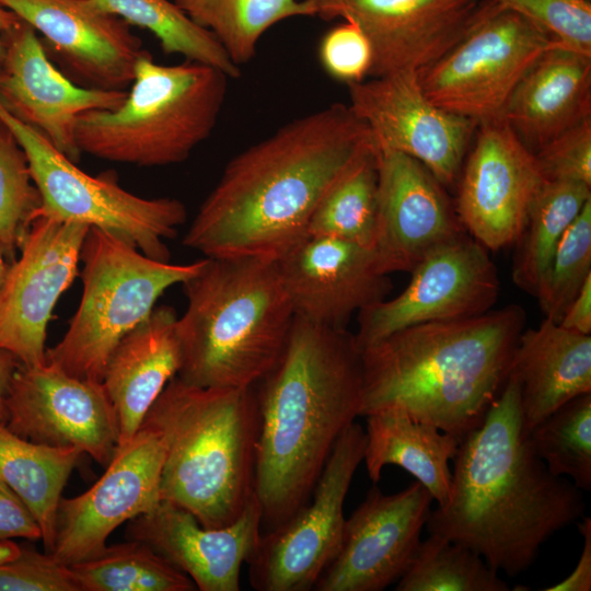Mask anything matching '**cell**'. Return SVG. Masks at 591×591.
<instances>
[{
	"label": "cell",
	"instance_id": "603a6c76",
	"mask_svg": "<svg viewBox=\"0 0 591 591\" xmlns=\"http://www.w3.org/2000/svg\"><path fill=\"white\" fill-rule=\"evenodd\" d=\"M276 263L294 316L326 327L347 328L392 289L371 248L336 237L308 234Z\"/></svg>",
	"mask_w": 591,
	"mask_h": 591
},
{
	"label": "cell",
	"instance_id": "4dcf8cb0",
	"mask_svg": "<svg viewBox=\"0 0 591 591\" xmlns=\"http://www.w3.org/2000/svg\"><path fill=\"white\" fill-rule=\"evenodd\" d=\"M195 23L211 32L236 65L252 60L262 35L293 16H313L311 0H172Z\"/></svg>",
	"mask_w": 591,
	"mask_h": 591
},
{
	"label": "cell",
	"instance_id": "4fadbf2b",
	"mask_svg": "<svg viewBox=\"0 0 591 591\" xmlns=\"http://www.w3.org/2000/svg\"><path fill=\"white\" fill-rule=\"evenodd\" d=\"M316 15L356 23L372 50L370 78L428 67L500 4L496 0H311Z\"/></svg>",
	"mask_w": 591,
	"mask_h": 591
},
{
	"label": "cell",
	"instance_id": "e575fe53",
	"mask_svg": "<svg viewBox=\"0 0 591 591\" xmlns=\"http://www.w3.org/2000/svg\"><path fill=\"white\" fill-rule=\"evenodd\" d=\"M420 543L396 591H509L485 559L471 548L441 535Z\"/></svg>",
	"mask_w": 591,
	"mask_h": 591
},
{
	"label": "cell",
	"instance_id": "ffe728a7",
	"mask_svg": "<svg viewBox=\"0 0 591 591\" xmlns=\"http://www.w3.org/2000/svg\"><path fill=\"white\" fill-rule=\"evenodd\" d=\"M42 35L58 69L76 84L127 91L144 50L130 25L93 0H0Z\"/></svg>",
	"mask_w": 591,
	"mask_h": 591
},
{
	"label": "cell",
	"instance_id": "d6986e66",
	"mask_svg": "<svg viewBox=\"0 0 591 591\" xmlns=\"http://www.w3.org/2000/svg\"><path fill=\"white\" fill-rule=\"evenodd\" d=\"M433 498L418 482L393 495L373 486L346 519L340 547L314 590L381 591L407 571Z\"/></svg>",
	"mask_w": 591,
	"mask_h": 591
},
{
	"label": "cell",
	"instance_id": "f546056e",
	"mask_svg": "<svg viewBox=\"0 0 591 591\" xmlns=\"http://www.w3.org/2000/svg\"><path fill=\"white\" fill-rule=\"evenodd\" d=\"M590 199L591 186L545 179L513 243L512 280L518 288L535 298L559 241Z\"/></svg>",
	"mask_w": 591,
	"mask_h": 591
},
{
	"label": "cell",
	"instance_id": "ee69618b",
	"mask_svg": "<svg viewBox=\"0 0 591 591\" xmlns=\"http://www.w3.org/2000/svg\"><path fill=\"white\" fill-rule=\"evenodd\" d=\"M578 531L583 538V547L579 560L563 581L543 589L544 591H590L591 590V519L582 518Z\"/></svg>",
	"mask_w": 591,
	"mask_h": 591
},
{
	"label": "cell",
	"instance_id": "bcb514c9",
	"mask_svg": "<svg viewBox=\"0 0 591 591\" xmlns=\"http://www.w3.org/2000/svg\"><path fill=\"white\" fill-rule=\"evenodd\" d=\"M20 362L9 352L0 349V420H4V401L13 373Z\"/></svg>",
	"mask_w": 591,
	"mask_h": 591
},
{
	"label": "cell",
	"instance_id": "484cf974",
	"mask_svg": "<svg viewBox=\"0 0 591 591\" xmlns=\"http://www.w3.org/2000/svg\"><path fill=\"white\" fill-rule=\"evenodd\" d=\"M172 306H155L114 349L102 383L118 417V447L139 430L150 407L177 375L182 354ZM117 447V448H118Z\"/></svg>",
	"mask_w": 591,
	"mask_h": 591
},
{
	"label": "cell",
	"instance_id": "6da1fadb",
	"mask_svg": "<svg viewBox=\"0 0 591 591\" xmlns=\"http://www.w3.org/2000/svg\"><path fill=\"white\" fill-rule=\"evenodd\" d=\"M373 149L348 104L296 118L228 162L183 244L209 258L277 260L306 235L332 185Z\"/></svg>",
	"mask_w": 591,
	"mask_h": 591
},
{
	"label": "cell",
	"instance_id": "ba28073f",
	"mask_svg": "<svg viewBox=\"0 0 591 591\" xmlns=\"http://www.w3.org/2000/svg\"><path fill=\"white\" fill-rule=\"evenodd\" d=\"M80 260L79 305L62 338L47 349L46 361L96 382H102L116 346L152 313L160 297L205 263V258L188 264L153 259L96 228L89 229Z\"/></svg>",
	"mask_w": 591,
	"mask_h": 591
},
{
	"label": "cell",
	"instance_id": "5b68a950",
	"mask_svg": "<svg viewBox=\"0 0 591 591\" xmlns=\"http://www.w3.org/2000/svg\"><path fill=\"white\" fill-rule=\"evenodd\" d=\"M141 425L164 443L161 500L205 528L233 523L255 495L259 433L256 385L197 386L174 376Z\"/></svg>",
	"mask_w": 591,
	"mask_h": 591
},
{
	"label": "cell",
	"instance_id": "7bdbcfd3",
	"mask_svg": "<svg viewBox=\"0 0 591 591\" xmlns=\"http://www.w3.org/2000/svg\"><path fill=\"white\" fill-rule=\"evenodd\" d=\"M42 540L37 520L24 501L0 478V542Z\"/></svg>",
	"mask_w": 591,
	"mask_h": 591
},
{
	"label": "cell",
	"instance_id": "f1b7e54d",
	"mask_svg": "<svg viewBox=\"0 0 591 591\" xmlns=\"http://www.w3.org/2000/svg\"><path fill=\"white\" fill-rule=\"evenodd\" d=\"M82 454L77 448L26 440L0 420V478L34 514L47 553L54 547L62 490Z\"/></svg>",
	"mask_w": 591,
	"mask_h": 591
},
{
	"label": "cell",
	"instance_id": "7c38bea8",
	"mask_svg": "<svg viewBox=\"0 0 591 591\" xmlns=\"http://www.w3.org/2000/svg\"><path fill=\"white\" fill-rule=\"evenodd\" d=\"M488 250L463 232L431 251L412 271L407 287L358 313L360 350L409 326L487 313L500 282Z\"/></svg>",
	"mask_w": 591,
	"mask_h": 591
},
{
	"label": "cell",
	"instance_id": "cb8c5ba5",
	"mask_svg": "<svg viewBox=\"0 0 591 591\" xmlns=\"http://www.w3.org/2000/svg\"><path fill=\"white\" fill-rule=\"evenodd\" d=\"M263 521L256 495L242 514L222 528H205L167 501L129 521L126 533L151 546L186 573L200 591H239L242 565L256 549Z\"/></svg>",
	"mask_w": 591,
	"mask_h": 591
},
{
	"label": "cell",
	"instance_id": "1f68e13d",
	"mask_svg": "<svg viewBox=\"0 0 591 591\" xmlns=\"http://www.w3.org/2000/svg\"><path fill=\"white\" fill-rule=\"evenodd\" d=\"M80 591H193L195 583L148 544H107L68 566Z\"/></svg>",
	"mask_w": 591,
	"mask_h": 591
},
{
	"label": "cell",
	"instance_id": "7a4b0ae2",
	"mask_svg": "<svg viewBox=\"0 0 591 591\" xmlns=\"http://www.w3.org/2000/svg\"><path fill=\"white\" fill-rule=\"evenodd\" d=\"M453 461L449 498L431 510L426 526L471 548L497 572L525 571L551 536L583 517L581 490L553 475L534 452L511 374Z\"/></svg>",
	"mask_w": 591,
	"mask_h": 591
},
{
	"label": "cell",
	"instance_id": "f6af8a7d",
	"mask_svg": "<svg viewBox=\"0 0 591 591\" xmlns=\"http://www.w3.org/2000/svg\"><path fill=\"white\" fill-rule=\"evenodd\" d=\"M558 324L575 333L591 334V277L570 302Z\"/></svg>",
	"mask_w": 591,
	"mask_h": 591
},
{
	"label": "cell",
	"instance_id": "277c9868",
	"mask_svg": "<svg viewBox=\"0 0 591 591\" xmlns=\"http://www.w3.org/2000/svg\"><path fill=\"white\" fill-rule=\"evenodd\" d=\"M524 326L525 312L511 304L413 325L362 348L360 416L397 409L461 440L505 387Z\"/></svg>",
	"mask_w": 591,
	"mask_h": 591
},
{
	"label": "cell",
	"instance_id": "3957f363",
	"mask_svg": "<svg viewBox=\"0 0 591 591\" xmlns=\"http://www.w3.org/2000/svg\"><path fill=\"white\" fill-rule=\"evenodd\" d=\"M256 392L255 495L268 531L308 503L337 439L360 416L362 360L355 334L294 316Z\"/></svg>",
	"mask_w": 591,
	"mask_h": 591
},
{
	"label": "cell",
	"instance_id": "44dd1931",
	"mask_svg": "<svg viewBox=\"0 0 591 591\" xmlns=\"http://www.w3.org/2000/svg\"><path fill=\"white\" fill-rule=\"evenodd\" d=\"M376 218L372 244L378 268L412 271L431 251L466 232L445 187L419 161L378 151Z\"/></svg>",
	"mask_w": 591,
	"mask_h": 591
},
{
	"label": "cell",
	"instance_id": "b9f144b4",
	"mask_svg": "<svg viewBox=\"0 0 591 591\" xmlns=\"http://www.w3.org/2000/svg\"><path fill=\"white\" fill-rule=\"evenodd\" d=\"M344 21L323 36L318 57L322 67L332 78L350 84L369 77L372 50L359 26L350 20Z\"/></svg>",
	"mask_w": 591,
	"mask_h": 591
},
{
	"label": "cell",
	"instance_id": "836d02e7",
	"mask_svg": "<svg viewBox=\"0 0 591 591\" xmlns=\"http://www.w3.org/2000/svg\"><path fill=\"white\" fill-rule=\"evenodd\" d=\"M376 149L362 154L316 206L306 235L336 237L372 247L376 218Z\"/></svg>",
	"mask_w": 591,
	"mask_h": 591
},
{
	"label": "cell",
	"instance_id": "c3c4849f",
	"mask_svg": "<svg viewBox=\"0 0 591 591\" xmlns=\"http://www.w3.org/2000/svg\"><path fill=\"white\" fill-rule=\"evenodd\" d=\"M10 263L8 262L0 242V288L4 281Z\"/></svg>",
	"mask_w": 591,
	"mask_h": 591
},
{
	"label": "cell",
	"instance_id": "8992f818",
	"mask_svg": "<svg viewBox=\"0 0 591 591\" xmlns=\"http://www.w3.org/2000/svg\"><path fill=\"white\" fill-rule=\"evenodd\" d=\"M182 286L176 376L206 387L256 385L279 359L294 318L276 260L205 257Z\"/></svg>",
	"mask_w": 591,
	"mask_h": 591
},
{
	"label": "cell",
	"instance_id": "60d3db41",
	"mask_svg": "<svg viewBox=\"0 0 591 591\" xmlns=\"http://www.w3.org/2000/svg\"><path fill=\"white\" fill-rule=\"evenodd\" d=\"M534 154L545 179L591 186V118L564 131Z\"/></svg>",
	"mask_w": 591,
	"mask_h": 591
},
{
	"label": "cell",
	"instance_id": "9a60e30c",
	"mask_svg": "<svg viewBox=\"0 0 591 591\" xmlns=\"http://www.w3.org/2000/svg\"><path fill=\"white\" fill-rule=\"evenodd\" d=\"M89 227L38 216L0 288V349L22 366L46 362L53 311L78 276Z\"/></svg>",
	"mask_w": 591,
	"mask_h": 591
},
{
	"label": "cell",
	"instance_id": "30bf717a",
	"mask_svg": "<svg viewBox=\"0 0 591 591\" xmlns=\"http://www.w3.org/2000/svg\"><path fill=\"white\" fill-rule=\"evenodd\" d=\"M519 13L500 5L439 59L418 71L427 99L482 124L501 117L525 72L552 44Z\"/></svg>",
	"mask_w": 591,
	"mask_h": 591
},
{
	"label": "cell",
	"instance_id": "681fc988",
	"mask_svg": "<svg viewBox=\"0 0 591 591\" xmlns=\"http://www.w3.org/2000/svg\"><path fill=\"white\" fill-rule=\"evenodd\" d=\"M589 1H591V0H589Z\"/></svg>",
	"mask_w": 591,
	"mask_h": 591
},
{
	"label": "cell",
	"instance_id": "52a82bcc",
	"mask_svg": "<svg viewBox=\"0 0 591 591\" xmlns=\"http://www.w3.org/2000/svg\"><path fill=\"white\" fill-rule=\"evenodd\" d=\"M228 79L196 61L158 63L144 49L123 103L79 116L77 146L81 153L136 166L182 163L215 129Z\"/></svg>",
	"mask_w": 591,
	"mask_h": 591
},
{
	"label": "cell",
	"instance_id": "4316f807",
	"mask_svg": "<svg viewBox=\"0 0 591 591\" xmlns=\"http://www.w3.org/2000/svg\"><path fill=\"white\" fill-rule=\"evenodd\" d=\"M510 374L519 383L529 432L567 402L591 393V336L544 318L521 333Z\"/></svg>",
	"mask_w": 591,
	"mask_h": 591
},
{
	"label": "cell",
	"instance_id": "2e32d148",
	"mask_svg": "<svg viewBox=\"0 0 591 591\" xmlns=\"http://www.w3.org/2000/svg\"><path fill=\"white\" fill-rule=\"evenodd\" d=\"M347 88L348 105L369 128L378 151L416 159L444 187L457 182L477 123L431 103L418 72L364 79Z\"/></svg>",
	"mask_w": 591,
	"mask_h": 591
},
{
	"label": "cell",
	"instance_id": "7402d4cb",
	"mask_svg": "<svg viewBox=\"0 0 591 591\" xmlns=\"http://www.w3.org/2000/svg\"><path fill=\"white\" fill-rule=\"evenodd\" d=\"M0 65V104L74 163L81 157L74 137L79 116L114 109L127 94L72 82L48 57L36 31L21 19L4 35Z\"/></svg>",
	"mask_w": 591,
	"mask_h": 591
},
{
	"label": "cell",
	"instance_id": "e0dca14e",
	"mask_svg": "<svg viewBox=\"0 0 591 591\" xmlns=\"http://www.w3.org/2000/svg\"><path fill=\"white\" fill-rule=\"evenodd\" d=\"M454 204L464 230L487 250L513 245L545 182L535 154L500 117L477 125Z\"/></svg>",
	"mask_w": 591,
	"mask_h": 591
},
{
	"label": "cell",
	"instance_id": "83f0119b",
	"mask_svg": "<svg viewBox=\"0 0 591 591\" xmlns=\"http://www.w3.org/2000/svg\"><path fill=\"white\" fill-rule=\"evenodd\" d=\"M366 418L363 462L370 479L376 484L385 466H399L428 490L438 506L444 505L452 482L449 463L461 440L397 409Z\"/></svg>",
	"mask_w": 591,
	"mask_h": 591
},
{
	"label": "cell",
	"instance_id": "9c48e42d",
	"mask_svg": "<svg viewBox=\"0 0 591 591\" xmlns=\"http://www.w3.org/2000/svg\"><path fill=\"white\" fill-rule=\"evenodd\" d=\"M0 120L23 149L37 187L39 216L96 228L158 259L170 260L166 241L186 222L184 204L171 197L143 198L111 174L92 176L59 152L43 134L0 104Z\"/></svg>",
	"mask_w": 591,
	"mask_h": 591
},
{
	"label": "cell",
	"instance_id": "ab89813d",
	"mask_svg": "<svg viewBox=\"0 0 591 591\" xmlns=\"http://www.w3.org/2000/svg\"><path fill=\"white\" fill-rule=\"evenodd\" d=\"M0 591H80L68 566L51 554L20 547L0 560Z\"/></svg>",
	"mask_w": 591,
	"mask_h": 591
},
{
	"label": "cell",
	"instance_id": "d6a6232c",
	"mask_svg": "<svg viewBox=\"0 0 591 591\" xmlns=\"http://www.w3.org/2000/svg\"><path fill=\"white\" fill-rule=\"evenodd\" d=\"M103 10L130 26L152 33L166 55L212 66L229 78L241 73L215 35L195 23L172 0H93Z\"/></svg>",
	"mask_w": 591,
	"mask_h": 591
},
{
	"label": "cell",
	"instance_id": "d4e9b609",
	"mask_svg": "<svg viewBox=\"0 0 591 591\" xmlns=\"http://www.w3.org/2000/svg\"><path fill=\"white\" fill-rule=\"evenodd\" d=\"M501 118L533 153L591 118V56L553 40L517 84Z\"/></svg>",
	"mask_w": 591,
	"mask_h": 591
},
{
	"label": "cell",
	"instance_id": "8fae6325",
	"mask_svg": "<svg viewBox=\"0 0 591 591\" xmlns=\"http://www.w3.org/2000/svg\"><path fill=\"white\" fill-rule=\"evenodd\" d=\"M364 447V429L352 422L337 439L308 503L281 525L260 534L247 561L253 589H314L340 547L344 502L363 462Z\"/></svg>",
	"mask_w": 591,
	"mask_h": 591
},
{
	"label": "cell",
	"instance_id": "5bb4252c",
	"mask_svg": "<svg viewBox=\"0 0 591 591\" xmlns=\"http://www.w3.org/2000/svg\"><path fill=\"white\" fill-rule=\"evenodd\" d=\"M3 422L26 440L77 448L104 467L118 447V417L103 383L72 376L47 361L18 367Z\"/></svg>",
	"mask_w": 591,
	"mask_h": 591
},
{
	"label": "cell",
	"instance_id": "ac0fdd59",
	"mask_svg": "<svg viewBox=\"0 0 591 591\" xmlns=\"http://www.w3.org/2000/svg\"><path fill=\"white\" fill-rule=\"evenodd\" d=\"M164 443L147 425L118 447L104 474L86 491L59 501L54 547L49 554L62 565L83 560L105 545L123 523L161 502Z\"/></svg>",
	"mask_w": 591,
	"mask_h": 591
},
{
	"label": "cell",
	"instance_id": "f35d334b",
	"mask_svg": "<svg viewBox=\"0 0 591 591\" xmlns=\"http://www.w3.org/2000/svg\"><path fill=\"white\" fill-rule=\"evenodd\" d=\"M519 13L552 40L591 56V1L589 0H496Z\"/></svg>",
	"mask_w": 591,
	"mask_h": 591
},
{
	"label": "cell",
	"instance_id": "8d00e7d4",
	"mask_svg": "<svg viewBox=\"0 0 591 591\" xmlns=\"http://www.w3.org/2000/svg\"><path fill=\"white\" fill-rule=\"evenodd\" d=\"M40 208L42 198L26 155L0 120V242L10 264Z\"/></svg>",
	"mask_w": 591,
	"mask_h": 591
},
{
	"label": "cell",
	"instance_id": "74e56055",
	"mask_svg": "<svg viewBox=\"0 0 591 591\" xmlns=\"http://www.w3.org/2000/svg\"><path fill=\"white\" fill-rule=\"evenodd\" d=\"M591 277V199L566 230L540 281L535 298L544 315L559 323Z\"/></svg>",
	"mask_w": 591,
	"mask_h": 591
},
{
	"label": "cell",
	"instance_id": "7dc6e473",
	"mask_svg": "<svg viewBox=\"0 0 591 591\" xmlns=\"http://www.w3.org/2000/svg\"><path fill=\"white\" fill-rule=\"evenodd\" d=\"M20 18L0 3V60L4 51V35Z\"/></svg>",
	"mask_w": 591,
	"mask_h": 591
},
{
	"label": "cell",
	"instance_id": "d590c367",
	"mask_svg": "<svg viewBox=\"0 0 591 591\" xmlns=\"http://www.w3.org/2000/svg\"><path fill=\"white\" fill-rule=\"evenodd\" d=\"M531 445L555 476L591 489V393L567 402L529 432Z\"/></svg>",
	"mask_w": 591,
	"mask_h": 591
}]
</instances>
